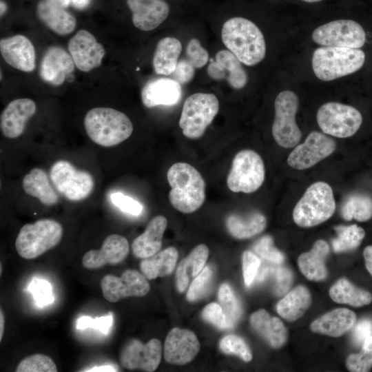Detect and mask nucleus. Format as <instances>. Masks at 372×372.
<instances>
[{
    "instance_id": "14",
    "label": "nucleus",
    "mask_w": 372,
    "mask_h": 372,
    "mask_svg": "<svg viewBox=\"0 0 372 372\" xmlns=\"http://www.w3.org/2000/svg\"><path fill=\"white\" fill-rule=\"evenodd\" d=\"M102 293L105 300L110 302L131 296H144L150 287L146 277L135 269H127L117 277L106 275L101 281Z\"/></svg>"
},
{
    "instance_id": "52",
    "label": "nucleus",
    "mask_w": 372,
    "mask_h": 372,
    "mask_svg": "<svg viewBox=\"0 0 372 372\" xmlns=\"http://www.w3.org/2000/svg\"><path fill=\"white\" fill-rule=\"evenodd\" d=\"M195 69L187 59H182L178 61L175 70L172 74H173L174 80L180 85H184L193 79L195 75Z\"/></svg>"
},
{
    "instance_id": "30",
    "label": "nucleus",
    "mask_w": 372,
    "mask_h": 372,
    "mask_svg": "<svg viewBox=\"0 0 372 372\" xmlns=\"http://www.w3.org/2000/svg\"><path fill=\"white\" fill-rule=\"evenodd\" d=\"M209 256V249L203 244L196 246L183 259L176 269V285L178 292H183L189 279L196 277L203 269Z\"/></svg>"
},
{
    "instance_id": "39",
    "label": "nucleus",
    "mask_w": 372,
    "mask_h": 372,
    "mask_svg": "<svg viewBox=\"0 0 372 372\" xmlns=\"http://www.w3.org/2000/svg\"><path fill=\"white\" fill-rule=\"evenodd\" d=\"M338 234L332 245L336 253L348 251L358 248L365 236L364 230L357 225H339L335 227Z\"/></svg>"
},
{
    "instance_id": "29",
    "label": "nucleus",
    "mask_w": 372,
    "mask_h": 372,
    "mask_svg": "<svg viewBox=\"0 0 372 372\" xmlns=\"http://www.w3.org/2000/svg\"><path fill=\"white\" fill-rule=\"evenodd\" d=\"M329 252L327 242L324 240H318L309 251L302 253L298 257L300 270L307 279L320 281L326 278L327 271L325 260Z\"/></svg>"
},
{
    "instance_id": "32",
    "label": "nucleus",
    "mask_w": 372,
    "mask_h": 372,
    "mask_svg": "<svg viewBox=\"0 0 372 372\" xmlns=\"http://www.w3.org/2000/svg\"><path fill=\"white\" fill-rule=\"evenodd\" d=\"M22 185L27 194L38 198L45 205H54L59 200V196L50 185L45 172L41 169H32L23 177Z\"/></svg>"
},
{
    "instance_id": "13",
    "label": "nucleus",
    "mask_w": 372,
    "mask_h": 372,
    "mask_svg": "<svg viewBox=\"0 0 372 372\" xmlns=\"http://www.w3.org/2000/svg\"><path fill=\"white\" fill-rule=\"evenodd\" d=\"M335 147L333 139L323 133L313 131L290 153L287 163L296 169L309 168L331 155Z\"/></svg>"
},
{
    "instance_id": "10",
    "label": "nucleus",
    "mask_w": 372,
    "mask_h": 372,
    "mask_svg": "<svg viewBox=\"0 0 372 372\" xmlns=\"http://www.w3.org/2000/svg\"><path fill=\"white\" fill-rule=\"evenodd\" d=\"M317 122L324 134L338 138H347L359 130L362 123V116L352 106L328 102L318 109Z\"/></svg>"
},
{
    "instance_id": "54",
    "label": "nucleus",
    "mask_w": 372,
    "mask_h": 372,
    "mask_svg": "<svg viewBox=\"0 0 372 372\" xmlns=\"http://www.w3.org/2000/svg\"><path fill=\"white\" fill-rule=\"evenodd\" d=\"M65 8L72 6L77 10H83L90 3L91 0H58Z\"/></svg>"
},
{
    "instance_id": "17",
    "label": "nucleus",
    "mask_w": 372,
    "mask_h": 372,
    "mask_svg": "<svg viewBox=\"0 0 372 372\" xmlns=\"http://www.w3.org/2000/svg\"><path fill=\"white\" fill-rule=\"evenodd\" d=\"M130 246L123 236L112 234L105 238L100 249H92L83 256L82 265L87 269H97L107 265L121 262L128 255Z\"/></svg>"
},
{
    "instance_id": "55",
    "label": "nucleus",
    "mask_w": 372,
    "mask_h": 372,
    "mask_svg": "<svg viewBox=\"0 0 372 372\" xmlns=\"http://www.w3.org/2000/svg\"><path fill=\"white\" fill-rule=\"evenodd\" d=\"M363 256L365 260V265L367 271L372 276V245L365 247Z\"/></svg>"
},
{
    "instance_id": "7",
    "label": "nucleus",
    "mask_w": 372,
    "mask_h": 372,
    "mask_svg": "<svg viewBox=\"0 0 372 372\" xmlns=\"http://www.w3.org/2000/svg\"><path fill=\"white\" fill-rule=\"evenodd\" d=\"M218 111L219 102L214 94L198 92L188 96L178 123L183 135L189 139L200 138Z\"/></svg>"
},
{
    "instance_id": "18",
    "label": "nucleus",
    "mask_w": 372,
    "mask_h": 372,
    "mask_svg": "<svg viewBox=\"0 0 372 372\" xmlns=\"http://www.w3.org/2000/svg\"><path fill=\"white\" fill-rule=\"evenodd\" d=\"M240 60L229 50L218 51L215 59H210L207 72L216 81L225 80L234 89L245 87L248 76Z\"/></svg>"
},
{
    "instance_id": "44",
    "label": "nucleus",
    "mask_w": 372,
    "mask_h": 372,
    "mask_svg": "<svg viewBox=\"0 0 372 372\" xmlns=\"http://www.w3.org/2000/svg\"><path fill=\"white\" fill-rule=\"evenodd\" d=\"M212 270L209 266L205 267L192 282L187 293V299L194 302L200 299L207 291L212 279Z\"/></svg>"
},
{
    "instance_id": "48",
    "label": "nucleus",
    "mask_w": 372,
    "mask_h": 372,
    "mask_svg": "<svg viewBox=\"0 0 372 372\" xmlns=\"http://www.w3.org/2000/svg\"><path fill=\"white\" fill-rule=\"evenodd\" d=\"M187 59L195 68L199 69L204 67L209 61L207 51L201 46L197 39H192L186 48Z\"/></svg>"
},
{
    "instance_id": "12",
    "label": "nucleus",
    "mask_w": 372,
    "mask_h": 372,
    "mask_svg": "<svg viewBox=\"0 0 372 372\" xmlns=\"http://www.w3.org/2000/svg\"><path fill=\"white\" fill-rule=\"evenodd\" d=\"M311 37L320 45L351 48H360L366 40L362 27L351 19H338L321 25L313 30Z\"/></svg>"
},
{
    "instance_id": "2",
    "label": "nucleus",
    "mask_w": 372,
    "mask_h": 372,
    "mask_svg": "<svg viewBox=\"0 0 372 372\" xmlns=\"http://www.w3.org/2000/svg\"><path fill=\"white\" fill-rule=\"evenodd\" d=\"M171 187L169 200L178 211L189 214L198 209L205 199V182L199 172L187 163H176L168 169Z\"/></svg>"
},
{
    "instance_id": "35",
    "label": "nucleus",
    "mask_w": 372,
    "mask_h": 372,
    "mask_svg": "<svg viewBox=\"0 0 372 372\" xmlns=\"http://www.w3.org/2000/svg\"><path fill=\"white\" fill-rule=\"evenodd\" d=\"M329 296L335 302L360 307L369 304L372 301V294L360 289L346 278L338 280L329 289Z\"/></svg>"
},
{
    "instance_id": "24",
    "label": "nucleus",
    "mask_w": 372,
    "mask_h": 372,
    "mask_svg": "<svg viewBox=\"0 0 372 372\" xmlns=\"http://www.w3.org/2000/svg\"><path fill=\"white\" fill-rule=\"evenodd\" d=\"M182 96L181 85L169 78H157L149 81L141 91V100L147 107L174 105Z\"/></svg>"
},
{
    "instance_id": "45",
    "label": "nucleus",
    "mask_w": 372,
    "mask_h": 372,
    "mask_svg": "<svg viewBox=\"0 0 372 372\" xmlns=\"http://www.w3.org/2000/svg\"><path fill=\"white\" fill-rule=\"evenodd\" d=\"M28 291L32 294L36 304L40 307L54 302L52 287L47 280L33 278L28 286Z\"/></svg>"
},
{
    "instance_id": "15",
    "label": "nucleus",
    "mask_w": 372,
    "mask_h": 372,
    "mask_svg": "<svg viewBox=\"0 0 372 372\" xmlns=\"http://www.w3.org/2000/svg\"><path fill=\"white\" fill-rule=\"evenodd\" d=\"M162 355V345L153 338L146 344L136 339L129 340L120 353L121 365L127 369H141L152 372L158 366Z\"/></svg>"
},
{
    "instance_id": "49",
    "label": "nucleus",
    "mask_w": 372,
    "mask_h": 372,
    "mask_svg": "<svg viewBox=\"0 0 372 372\" xmlns=\"http://www.w3.org/2000/svg\"><path fill=\"white\" fill-rule=\"evenodd\" d=\"M110 198L114 205L125 213L138 216L143 211V205L140 203L121 192L112 194Z\"/></svg>"
},
{
    "instance_id": "41",
    "label": "nucleus",
    "mask_w": 372,
    "mask_h": 372,
    "mask_svg": "<svg viewBox=\"0 0 372 372\" xmlns=\"http://www.w3.org/2000/svg\"><path fill=\"white\" fill-rule=\"evenodd\" d=\"M17 372H56L54 360L44 354L36 353L22 359L18 364Z\"/></svg>"
},
{
    "instance_id": "16",
    "label": "nucleus",
    "mask_w": 372,
    "mask_h": 372,
    "mask_svg": "<svg viewBox=\"0 0 372 372\" xmlns=\"http://www.w3.org/2000/svg\"><path fill=\"white\" fill-rule=\"evenodd\" d=\"M68 46L76 67L84 72L99 67L105 54L103 46L92 34L83 29L70 39Z\"/></svg>"
},
{
    "instance_id": "19",
    "label": "nucleus",
    "mask_w": 372,
    "mask_h": 372,
    "mask_svg": "<svg viewBox=\"0 0 372 372\" xmlns=\"http://www.w3.org/2000/svg\"><path fill=\"white\" fill-rule=\"evenodd\" d=\"M200 350L196 335L188 329H172L164 344V358L172 364L183 365L192 361Z\"/></svg>"
},
{
    "instance_id": "58",
    "label": "nucleus",
    "mask_w": 372,
    "mask_h": 372,
    "mask_svg": "<svg viewBox=\"0 0 372 372\" xmlns=\"http://www.w3.org/2000/svg\"><path fill=\"white\" fill-rule=\"evenodd\" d=\"M7 9V6L3 1H1V15H2Z\"/></svg>"
},
{
    "instance_id": "43",
    "label": "nucleus",
    "mask_w": 372,
    "mask_h": 372,
    "mask_svg": "<svg viewBox=\"0 0 372 372\" xmlns=\"http://www.w3.org/2000/svg\"><path fill=\"white\" fill-rule=\"evenodd\" d=\"M253 249L258 256L271 263L280 265L284 261V255L273 246V239L269 236L258 239L254 244Z\"/></svg>"
},
{
    "instance_id": "37",
    "label": "nucleus",
    "mask_w": 372,
    "mask_h": 372,
    "mask_svg": "<svg viewBox=\"0 0 372 372\" xmlns=\"http://www.w3.org/2000/svg\"><path fill=\"white\" fill-rule=\"evenodd\" d=\"M341 214L346 220H369L372 217V198L362 194H351L344 203Z\"/></svg>"
},
{
    "instance_id": "1",
    "label": "nucleus",
    "mask_w": 372,
    "mask_h": 372,
    "mask_svg": "<svg viewBox=\"0 0 372 372\" xmlns=\"http://www.w3.org/2000/svg\"><path fill=\"white\" fill-rule=\"evenodd\" d=\"M221 37L228 50L246 65H256L265 56L264 36L258 27L247 19L233 17L226 21Z\"/></svg>"
},
{
    "instance_id": "20",
    "label": "nucleus",
    "mask_w": 372,
    "mask_h": 372,
    "mask_svg": "<svg viewBox=\"0 0 372 372\" xmlns=\"http://www.w3.org/2000/svg\"><path fill=\"white\" fill-rule=\"evenodd\" d=\"M0 51L4 61L14 68L25 72L35 69L34 47L25 36L17 34L1 39Z\"/></svg>"
},
{
    "instance_id": "51",
    "label": "nucleus",
    "mask_w": 372,
    "mask_h": 372,
    "mask_svg": "<svg viewBox=\"0 0 372 372\" xmlns=\"http://www.w3.org/2000/svg\"><path fill=\"white\" fill-rule=\"evenodd\" d=\"M271 272L276 281V293L278 295H282L290 287L293 276L289 269L284 267H276L273 268Z\"/></svg>"
},
{
    "instance_id": "57",
    "label": "nucleus",
    "mask_w": 372,
    "mask_h": 372,
    "mask_svg": "<svg viewBox=\"0 0 372 372\" xmlns=\"http://www.w3.org/2000/svg\"><path fill=\"white\" fill-rule=\"evenodd\" d=\"M4 316L2 310H0V341L2 340L3 331H4Z\"/></svg>"
},
{
    "instance_id": "46",
    "label": "nucleus",
    "mask_w": 372,
    "mask_h": 372,
    "mask_svg": "<svg viewBox=\"0 0 372 372\" xmlns=\"http://www.w3.org/2000/svg\"><path fill=\"white\" fill-rule=\"evenodd\" d=\"M113 320V314L111 312L96 318L83 316L77 320L76 327L78 329L93 328L104 334H107L112 326Z\"/></svg>"
},
{
    "instance_id": "42",
    "label": "nucleus",
    "mask_w": 372,
    "mask_h": 372,
    "mask_svg": "<svg viewBox=\"0 0 372 372\" xmlns=\"http://www.w3.org/2000/svg\"><path fill=\"white\" fill-rule=\"evenodd\" d=\"M219 348L224 353L235 354L245 362H249L252 359V354L247 344L236 335L230 334L222 338L219 342Z\"/></svg>"
},
{
    "instance_id": "53",
    "label": "nucleus",
    "mask_w": 372,
    "mask_h": 372,
    "mask_svg": "<svg viewBox=\"0 0 372 372\" xmlns=\"http://www.w3.org/2000/svg\"><path fill=\"white\" fill-rule=\"evenodd\" d=\"M372 335V321L362 319L358 322L353 331V341L355 344H362L364 341Z\"/></svg>"
},
{
    "instance_id": "50",
    "label": "nucleus",
    "mask_w": 372,
    "mask_h": 372,
    "mask_svg": "<svg viewBox=\"0 0 372 372\" xmlns=\"http://www.w3.org/2000/svg\"><path fill=\"white\" fill-rule=\"evenodd\" d=\"M203 318L220 329H226L225 318L219 304L211 302L203 310Z\"/></svg>"
},
{
    "instance_id": "11",
    "label": "nucleus",
    "mask_w": 372,
    "mask_h": 372,
    "mask_svg": "<svg viewBox=\"0 0 372 372\" xmlns=\"http://www.w3.org/2000/svg\"><path fill=\"white\" fill-rule=\"evenodd\" d=\"M50 178L58 192L72 201L86 198L94 186V179L90 173L76 169L71 163L64 160L54 163L50 169Z\"/></svg>"
},
{
    "instance_id": "26",
    "label": "nucleus",
    "mask_w": 372,
    "mask_h": 372,
    "mask_svg": "<svg viewBox=\"0 0 372 372\" xmlns=\"http://www.w3.org/2000/svg\"><path fill=\"white\" fill-rule=\"evenodd\" d=\"M167 225L163 216L154 217L145 231L136 237L132 245V252L138 258H147L158 253L162 246V240Z\"/></svg>"
},
{
    "instance_id": "38",
    "label": "nucleus",
    "mask_w": 372,
    "mask_h": 372,
    "mask_svg": "<svg viewBox=\"0 0 372 372\" xmlns=\"http://www.w3.org/2000/svg\"><path fill=\"white\" fill-rule=\"evenodd\" d=\"M218 299L225 318L226 329L233 328L242 316V307L238 298L231 287L224 283L219 288Z\"/></svg>"
},
{
    "instance_id": "21",
    "label": "nucleus",
    "mask_w": 372,
    "mask_h": 372,
    "mask_svg": "<svg viewBox=\"0 0 372 372\" xmlns=\"http://www.w3.org/2000/svg\"><path fill=\"white\" fill-rule=\"evenodd\" d=\"M74 65L71 55L65 50L59 46H51L42 58L39 75L44 82L59 86L74 71Z\"/></svg>"
},
{
    "instance_id": "40",
    "label": "nucleus",
    "mask_w": 372,
    "mask_h": 372,
    "mask_svg": "<svg viewBox=\"0 0 372 372\" xmlns=\"http://www.w3.org/2000/svg\"><path fill=\"white\" fill-rule=\"evenodd\" d=\"M346 366L351 372H367L372 368V335L362 344L358 353L351 354L346 360Z\"/></svg>"
},
{
    "instance_id": "27",
    "label": "nucleus",
    "mask_w": 372,
    "mask_h": 372,
    "mask_svg": "<svg viewBox=\"0 0 372 372\" xmlns=\"http://www.w3.org/2000/svg\"><path fill=\"white\" fill-rule=\"evenodd\" d=\"M356 320L355 313L346 308L333 309L315 320L312 331L331 337H340L350 330Z\"/></svg>"
},
{
    "instance_id": "23",
    "label": "nucleus",
    "mask_w": 372,
    "mask_h": 372,
    "mask_svg": "<svg viewBox=\"0 0 372 372\" xmlns=\"http://www.w3.org/2000/svg\"><path fill=\"white\" fill-rule=\"evenodd\" d=\"M132 12L134 25L143 31H149L161 25L168 17L169 7L164 0H127Z\"/></svg>"
},
{
    "instance_id": "5",
    "label": "nucleus",
    "mask_w": 372,
    "mask_h": 372,
    "mask_svg": "<svg viewBox=\"0 0 372 372\" xmlns=\"http://www.w3.org/2000/svg\"><path fill=\"white\" fill-rule=\"evenodd\" d=\"M335 209L331 186L319 181L310 185L296 203L293 218L301 227H311L328 220Z\"/></svg>"
},
{
    "instance_id": "8",
    "label": "nucleus",
    "mask_w": 372,
    "mask_h": 372,
    "mask_svg": "<svg viewBox=\"0 0 372 372\" xmlns=\"http://www.w3.org/2000/svg\"><path fill=\"white\" fill-rule=\"evenodd\" d=\"M265 176L261 156L251 149H243L238 152L232 161L227 185L233 192L249 194L260 187Z\"/></svg>"
},
{
    "instance_id": "9",
    "label": "nucleus",
    "mask_w": 372,
    "mask_h": 372,
    "mask_svg": "<svg viewBox=\"0 0 372 372\" xmlns=\"http://www.w3.org/2000/svg\"><path fill=\"white\" fill-rule=\"evenodd\" d=\"M298 105V96L290 90L280 92L276 98L271 132L276 142L282 147H293L301 138L302 133L296 121Z\"/></svg>"
},
{
    "instance_id": "25",
    "label": "nucleus",
    "mask_w": 372,
    "mask_h": 372,
    "mask_svg": "<svg viewBox=\"0 0 372 372\" xmlns=\"http://www.w3.org/2000/svg\"><path fill=\"white\" fill-rule=\"evenodd\" d=\"M58 0H40L37 14L50 30L59 35H67L76 27L75 17Z\"/></svg>"
},
{
    "instance_id": "28",
    "label": "nucleus",
    "mask_w": 372,
    "mask_h": 372,
    "mask_svg": "<svg viewBox=\"0 0 372 372\" xmlns=\"http://www.w3.org/2000/svg\"><path fill=\"white\" fill-rule=\"evenodd\" d=\"M250 324L273 348H280L287 342V331L282 322L263 309L251 314Z\"/></svg>"
},
{
    "instance_id": "36",
    "label": "nucleus",
    "mask_w": 372,
    "mask_h": 372,
    "mask_svg": "<svg viewBox=\"0 0 372 372\" xmlns=\"http://www.w3.org/2000/svg\"><path fill=\"white\" fill-rule=\"evenodd\" d=\"M267 225L265 217L258 212L247 217L232 214L227 217L226 226L229 234L238 239L251 238L262 232Z\"/></svg>"
},
{
    "instance_id": "4",
    "label": "nucleus",
    "mask_w": 372,
    "mask_h": 372,
    "mask_svg": "<svg viewBox=\"0 0 372 372\" xmlns=\"http://www.w3.org/2000/svg\"><path fill=\"white\" fill-rule=\"evenodd\" d=\"M364 61V52L359 48L324 46L315 50L311 64L319 79L330 81L355 72Z\"/></svg>"
},
{
    "instance_id": "56",
    "label": "nucleus",
    "mask_w": 372,
    "mask_h": 372,
    "mask_svg": "<svg viewBox=\"0 0 372 372\" xmlns=\"http://www.w3.org/2000/svg\"><path fill=\"white\" fill-rule=\"evenodd\" d=\"M84 371L90 372H103V371H117L116 369L112 365H101L99 366H94L89 369L88 370H85Z\"/></svg>"
},
{
    "instance_id": "59",
    "label": "nucleus",
    "mask_w": 372,
    "mask_h": 372,
    "mask_svg": "<svg viewBox=\"0 0 372 372\" xmlns=\"http://www.w3.org/2000/svg\"><path fill=\"white\" fill-rule=\"evenodd\" d=\"M305 2H309V3H313V2H318V1H320L322 0H302Z\"/></svg>"
},
{
    "instance_id": "3",
    "label": "nucleus",
    "mask_w": 372,
    "mask_h": 372,
    "mask_svg": "<svg viewBox=\"0 0 372 372\" xmlns=\"http://www.w3.org/2000/svg\"><path fill=\"white\" fill-rule=\"evenodd\" d=\"M84 127L89 138L103 147L116 145L132 134L133 125L124 113L110 107H95L84 118Z\"/></svg>"
},
{
    "instance_id": "31",
    "label": "nucleus",
    "mask_w": 372,
    "mask_h": 372,
    "mask_svg": "<svg viewBox=\"0 0 372 372\" xmlns=\"http://www.w3.org/2000/svg\"><path fill=\"white\" fill-rule=\"evenodd\" d=\"M182 51L180 41L174 37L161 39L153 56V67L158 74L168 76L175 70Z\"/></svg>"
},
{
    "instance_id": "47",
    "label": "nucleus",
    "mask_w": 372,
    "mask_h": 372,
    "mask_svg": "<svg viewBox=\"0 0 372 372\" xmlns=\"http://www.w3.org/2000/svg\"><path fill=\"white\" fill-rule=\"evenodd\" d=\"M242 262L245 285L249 287L254 281L261 261L260 258L254 252L245 251L242 256Z\"/></svg>"
},
{
    "instance_id": "33",
    "label": "nucleus",
    "mask_w": 372,
    "mask_h": 372,
    "mask_svg": "<svg viewBox=\"0 0 372 372\" xmlns=\"http://www.w3.org/2000/svg\"><path fill=\"white\" fill-rule=\"evenodd\" d=\"M311 304V296L304 286L293 288L277 304L278 314L285 320L292 322L300 318Z\"/></svg>"
},
{
    "instance_id": "6",
    "label": "nucleus",
    "mask_w": 372,
    "mask_h": 372,
    "mask_svg": "<svg viewBox=\"0 0 372 372\" xmlns=\"http://www.w3.org/2000/svg\"><path fill=\"white\" fill-rule=\"evenodd\" d=\"M62 236L63 227L59 223L41 219L21 228L15 241V248L21 258L34 259L56 247Z\"/></svg>"
},
{
    "instance_id": "34",
    "label": "nucleus",
    "mask_w": 372,
    "mask_h": 372,
    "mask_svg": "<svg viewBox=\"0 0 372 372\" xmlns=\"http://www.w3.org/2000/svg\"><path fill=\"white\" fill-rule=\"evenodd\" d=\"M178 256V251L175 247H168L142 260L140 263L141 271L148 280L167 276L174 269Z\"/></svg>"
},
{
    "instance_id": "22",
    "label": "nucleus",
    "mask_w": 372,
    "mask_h": 372,
    "mask_svg": "<svg viewBox=\"0 0 372 372\" xmlns=\"http://www.w3.org/2000/svg\"><path fill=\"white\" fill-rule=\"evenodd\" d=\"M36 111V104L32 99L23 98L11 101L1 114L0 127L2 134L9 138L20 136L24 131L26 122Z\"/></svg>"
}]
</instances>
